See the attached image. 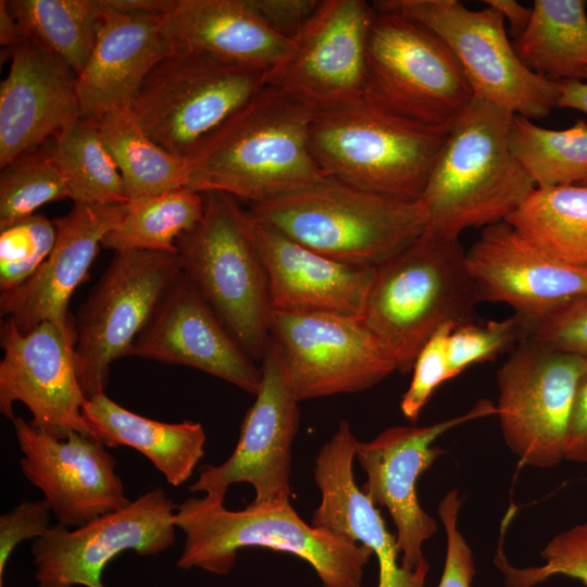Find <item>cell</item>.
<instances>
[{
  "instance_id": "12",
  "label": "cell",
  "mask_w": 587,
  "mask_h": 587,
  "mask_svg": "<svg viewBox=\"0 0 587 587\" xmlns=\"http://www.w3.org/2000/svg\"><path fill=\"white\" fill-rule=\"evenodd\" d=\"M587 359L521 341L497 373V416L510 450L523 464L550 469L564 460L576 387Z\"/></svg>"
},
{
  "instance_id": "25",
  "label": "cell",
  "mask_w": 587,
  "mask_h": 587,
  "mask_svg": "<svg viewBox=\"0 0 587 587\" xmlns=\"http://www.w3.org/2000/svg\"><path fill=\"white\" fill-rule=\"evenodd\" d=\"M105 11L92 53L77 76L80 117L97 120L130 110L148 74L175 46L165 15L153 12Z\"/></svg>"
},
{
  "instance_id": "23",
  "label": "cell",
  "mask_w": 587,
  "mask_h": 587,
  "mask_svg": "<svg viewBox=\"0 0 587 587\" xmlns=\"http://www.w3.org/2000/svg\"><path fill=\"white\" fill-rule=\"evenodd\" d=\"M355 438L342 421L315 459L314 480L321 492L311 525L371 549L378 562L376 587H426L428 562L415 571L401 565L397 538L378 509L357 485L353 473Z\"/></svg>"
},
{
  "instance_id": "17",
  "label": "cell",
  "mask_w": 587,
  "mask_h": 587,
  "mask_svg": "<svg viewBox=\"0 0 587 587\" xmlns=\"http://www.w3.org/2000/svg\"><path fill=\"white\" fill-rule=\"evenodd\" d=\"M490 415H497L496 405L483 399L455 417L427 426H392L370 441H357L355 460L367 477L361 489L374 505L390 513L404 569L415 571L427 563L422 547L437 532L416 491L420 476L444 453L432 444L453 427Z\"/></svg>"
},
{
  "instance_id": "15",
  "label": "cell",
  "mask_w": 587,
  "mask_h": 587,
  "mask_svg": "<svg viewBox=\"0 0 587 587\" xmlns=\"http://www.w3.org/2000/svg\"><path fill=\"white\" fill-rule=\"evenodd\" d=\"M270 334L300 401L365 390L398 371L359 317L273 310Z\"/></svg>"
},
{
  "instance_id": "26",
  "label": "cell",
  "mask_w": 587,
  "mask_h": 587,
  "mask_svg": "<svg viewBox=\"0 0 587 587\" xmlns=\"http://www.w3.org/2000/svg\"><path fill=\"white\" fill-rule=\"evenodd\" d=\"M250 220L266 270L273 310L361 317L375 267L333 260L251 214Z\"/></svg>"
},
{
  "instance_id": "20",
  "label": "cell",
  "mask_w": 587,
  "mask_h": 587,
  "mask_svg": "<svg viewBox=\"0 0 587 587\" xmlns=\"http://www.w3.org/2000/svg\"><path fill=\"white\" fill-rule=\"evenodd\" d=\"M128 355L193 367L254 396L261 385V367L183 273L165 291Z\"/></svg>"
},
{
  "instance_id": "47",
  "label": "cell",
  "mask_w": 587,
  "mask_h": 587,
  "mask_svg": "<svg viewBox=\"0 0 587 587\" xmlns=\"http://www.w3.org/2000/svg\"><path fill=\"white\" fill-rule=\"evenodd\" d=\"M559 89L558 108L578 110L587 114V73L584 80L557 83Z\"/></svg>"
},
{
  "instance_id": "35",
  "label": "cell",
  "mask_w": 587,
  "mask_h": 587,
  "mask_svg": "<svg viewBox=\"0 0 587 587\" xmlns=\"http://www.w3.org/2000/svg\"><path fill=\"white\" fill-rule=\"evenodd\" d=\"M509 147L537 188L583 184L587 179V123L553 130L513 115Z\"/></svg>"
},
{
  "instance_id": "28",
  "label": "cell",
  "mask_w": 587,
  "mask_h": 587,
  "mask_svg": "<svg viewBox=\"0 0 587 587\" xmlns=\"http://www.w3.org/2000/svg\"><path fill=\"white\" fill-rule=\"evenodd\" d=\"M83 416L105 447H130L143 454L174 487L192 475L204 455L207 435L200 423H164L134 413L104 391L87 399Z\"/></svg>"
},
{
  "instance_id": "5",
  "label": "cell",
  "mask_w": 587,
  "mask_h": 587,
  "mask_svg": "<svg viewBox=\"0 0 587 587\" xmlns=\"http://www.w3.org/2000/svg\"><path fill=\"white\" fill-rule=\"evenodd\" d=\"M249 213L320 254L363 267H376L408 247L426 223L420 200L332 179L251 204Z\"/></svg>"
},
{
  "instance_id": "40",
  "label": "cell",
  "mask_w": 587,
  "mask_h": 587,
  "mask_svg": "<svg viewBox=\"0 0 587 587\" xmlns=\"http://www.w3.org/2000/svg\"><path fill=\"white\" fill-rule=\"evenodd\" d=\"M454 327L446 324L437 329L415 359L411 383L400 402L401 412L411 421L417 420L435 389L450 379L448 341Z\"/></svg>"
},
{
  "instance_id": "24",
  "label": "cell",
  "mask_w": 587,
  "mask_h": 587,
  "mask_svg": "<svg viewBox=\"0 0 587 587\" xmlns=\"http://www.w3.org/2000/svg\"><path fill=\"white\" fill-rule=\"evenodd\" d=\"M0 84V167L80 117L77 75L32 39L8 50Z\"/></svg>"
},
{
  "instance_id": "19",
  "label": "cell",
  "mask_w": 587,
  "mask_h": 587,
  "mask_svg": "<svg viewBox=\"0 0 587 587\" xmlns=\"http://www.w3.org/2000/svg\"><path fill=\"white\" fill-rule=\"evenodd\" d=\"M11 421L21 470L42 492L58 524L79 527L130 502L102 442L79 433L57 438L22 417Z\"/></svg>"
},
{
  "instance_id": "30",
  "label": "cell",
  "mask_w": 587,
  "mask_h": 587,
  "mask_svg": "<svg viewBox=\"0 0 587 587\" xmlns=\"http://www.w3.org/2000/svg\"><path fill=\"white\" fill-rule=\"evenodd\" d=\"M504 222L551 259L587 270V185L535 187Z\"/></svg>"
},
{
  "instance_id": "33",
  "label": "cell",
  "mask_w": 587,
  "mask_h": 587,
  "mask_svg": "<svg viewBox=\"0 0 587 587\" xmlns=\"http://www.w3.org/2000/svg\"><path fill=\"white\" fill-rule=\"evenodd\" d=\"M204 212L203 193L179 188L127 202L122 221L102 239L101 247L176 253L177 239L191 230Z\"/></svg>"
},
{
  "instance_id": "13",
  "label": "cell",
  "mask_w": 587,
  "mask_h": 587,
  "mask_svg": "<svg viewBox=\"0 0 587 587\" xmlns=\"http://www.w3.org/2000/svg\"><path fill=\"white\" fill-rule=\"evenodd\" d=\"M376 15L364 0H322L291 38L285 57L266 72V85L314 111L364 100L366 45Z\"/></svg>"
},
{
  "instance_id": "1",
  "label": "cell",
  "mask_w": 587,
  "mask_h": 587,
  "mask_svg": "<svg viewBox=\"0 0 587 587\" xmlns=\"http://www.w3.org/2000/svg\"><path fill=\"white\" fill-rule=\"evenodd\" d=\"M314 112L266 85L189 157L186 188L254 204L325 180L310 150Z\"/></svg>"
},
{
  "instance_id": "46",
  "label": "cell",
  "mask_w": 587,
  "mask_h": 587,
  "mask_svg": "<svg viewBox=\"0 0 587 587\" xmlns=\"http://www.w3.org/2000/svg\"><path fill=\"white\" fill-rule=\"evenodd\" d=\"M487 7L499 12L510 24L509 33L513 40L519 38L528 27L533 9L515 0H485Z\"/></svg>"
},
{
  "instance_id": "39",
  "label": "cell",
  "mask_w": 587,
  "mask_h": 587,
  "mask_svg": "<svg viewBox=\"0 0 587 587\" xmlns=\"http://www.w3.org/2000/svg\"><path fill=\"white\" fill-rule=\"evenodd\" d=\"M529 323L515 313L500 321L454 327L448 341L449 378L473 364L495 359L529 337Z\"/></svg>"
},
{
  "instance_id": "8",
  "label": "cell",
  "mask_w": 587,
  "mask_h": 587,
  "mask_svg": "<svg viewBox=\"0 0 587 587\" xmlns=\"http://www.w3.org/2000/svg\"><path fill=\"white\" fill-rule=\"evenodd\" d=\"M474 98L461 64L436 33L404 15L376 10L366 45L367 103L449 133Z\"/></svg>"
},
{
  "instance_id": "10",
  "label": "cell",
  "mask_w": 587,
  "mask_h": 587,
  "mask_svg": "<svg viewBox=\"0 0 587 587\" xmlns=\"http://www.w3.org/2000/svg\"><path fill=\"white\" fill-rule=\"evenodd\" d=\"M377 11L415 20L451 49L474 96L529 120L558 108L557 83L528 70L509 39L502 15L490 7L471 10L459 0H378Z\"/></svg>"
},
{
  "instance_id": "42",
  "label": "cell",
  "mask_w": 587,
  "mask_h": 587,
  "mask_svg": "<svg viewBox=\"0 0 587 587\" xmlns=\"http://www.w3.org/2000/svg\"><path fill=\"white\" fill-rule=\"evenodd\" d=\"M461 504L458 490L452 489L438 507L447 537L445 566L438 587H471L475 573L472 551L459 528Z\"/></svg>"
},
{
  "instance_id": "49",
  "label": "cell",
  "mask_w": 587,
  "mask_h": 587,
  "mask_svg": "<svg viewBox=\"0 0 587 587\" xmlns=\"http://www.w3.org/2000/svg\"><path fill=\"white\" fill-rule=\"evenodd\" d=\"M584 185H587V179L585 180V183H583Z\"/></svg>"
},
{
  "instance_id": "38",
  "label": "cell",
  "mask_w": 587,
  "mask_h": 587,
  "mask_svg": "<svg viewBox=\"0 0 587 587\" xmlns=\"http://www.w3.org/2000/svg\"><path fill=\"white\" fill-rule=\"evenodd\" d=\"M57 232L53 221L34 214L0 229V289L28 280L50 254Z\"/></svg>"
},
{
  "instance_id": "36",
  "label": "cell",
  "mask_w": 587,
  "mask_h": 587,
  "mask_svg": "<svg viewBox=\"0 0 587 587\" xmlns=\"http://www.w3.org/2000/svg\"><path fill=\"white\" fill-rule=\"evenodd\" d=\"M0 168V229L34 215L48 202L71 198L48 141Z\"/></svg>"
},
{
  "instance_id": "14",
  "label": "cell",
  "mask_w": 587,
  "mask_h": 587,
  "mask_svg": "<svg viewBox=\"0 0 587 587\" xmlns=\"http://www.w3.org/2000/svg\"><path fill=\"white\" fill-rule=\"evenodd\" d=\"M261 385L229 458L204 465L191 492L225 500L229 486L250 484L254 505L289 503L292 445L299 427V402L283 357L271 339L261 364Z\"/></svg>"
},
{
  "instance_id": "37",
  "label": "cell",
  "mask_w": 587,
  "mask_h": 587,
  "mask_svg": "<svg viewBox=\"0 0 587 587\" xmlns=\"http://www.w3.org/2000/svg\"><path fill=\"white\" fill-rule=\"evenodd\" d=\"M540 566L510 565L501 539L495 563L503 574V587H534L552 576L575 578L587 585V520L555 535L541 551Z\"/></svg>"
},
{
  "instance_id": "29",
  "label": "cell",
  "mask_w": 587,
  "mask_h": 587,
  "mask_svg": "<svg viewBox=\"0 0 587 587\" xmlns=\"http://www.w3.org/2000/svg\"><path fill=\"white\" fill-rule=\"evenodd\" d=\"M526 30L514 39L522 63L553 83L584 80L587 73V14L582 0H535Z\"/></svg>"
},
{
  "instance_id": "3",
  "label": "cell",
  "mask_w": 587,
  "mask_h": 587,
  "mask_svg": "<svg viewBox=\"0 0 587 587\" xmlns=\"http://www.w3.org/2000/svg\"><path fill=\"white\" fill-rule=\"evenodd\" d=\"M479 302L459 238L422 234L374 268L360 320L408 373L437 329L473 322Z\"/></svg>"
},
{
  "instance_id": "44",
  "label": "cell",
  "mask_w": 587,
  "mask_h": 587,
  "mask_svg": "<svg viewBox=\"0 0 587 587\" xmlns=\"http://www.w3.org/2000/svg\"><path fill=\"white\" fill-rule=\"evenodd\" d=\"M322 0H249L251 7L278 35L294 38Z\"/></svg>"
},
{
  "instance_id": "4",
  "label": "cell",
  "mask_w": 587,
  "mask_h": 587,
  "mask_svg": "<svg viewBox=\"0 0 587 587\" xmlns=\"http://www.w3.org/2000/svg\"><path fill=\"white\" fill-rule=\"evenodd\" d=\"M225 500L190 497L176 508L173 523L185 535L179 569L225 575L238 551L261 547L307 561L324 587H361L371 549L305 523L290 502L225 508Z\"/></svg>"
},
{
  "instance_id": "11",
  "label": "cell",
  "mask_w": 587,
  "mask_h": 587,
  "mask_svg": "<svg viewBox=\"0 0 587 587\" xmlns=\"http://www.w3.org/2000/svg\"><path fill=\"white\" fill-rule=\"evenodd\" d=\"M182 273L176 253L115 252L74 317V358L87 399L104 391L110 366L128 352Z\"/></svg>"
},
{
  "instance_id": "6",
  "label": "cell",
  "mask_w": 587,
  "mask_h": 587,
  "mask_svg": "<svg viewBox=\"0 0 587 587\" xmlns=\"http://www.w3.org/2000/svg\"><path fill=\"white\" fill-rule=\"evenodd\" d=\"M447 135L363 100L315 111L310 150L326 179L380 196L420 200Z\"/></svg>"
},
{
  "instance_id": "32",
  "label": "cell",
  "mask_w": 587,
  "mask_h": 587,
  "mask_svg": "<svg viewBox=\"0 0 587 587\" xmlns=\"http://www.w3.org/2000/svg\"><path fill=\"white\" fill-rule=\"evenodd\" d=\"M28 39L64 62L77 76L97 41L104 0H5Z\"/></svg>"
},
{
  "instance_id": "45",
  "label": "cell",
  "mask_w": 587,
  "mask_h": 587,
  "mask_svg": "<svg viewBox=\"0 0 587 587\" xmlns=\"http://www.w3.org/2000/svg\"><path fill=\"white\" fill-rule=\"evenodd\" d=\"M564 460L587 463V366L580 375L576 387Z\"/></svg>"
},
{
  "instance_id": "22",
  "label": "cell",
  "mask_w": 587,
  "mask_h": 587,
  "mask_svg": "<svg viewBox=\"0 0 587 587\" xmlns=\"http://www.w3.org/2000/svg\"><path fill=\"white\" fill-rule=\"evenodd\" d=\"M480 302L504 303L530 327L561 305L587 296V270L546 255L507 222L484 228L465 251Z\"/></svg>"
},
{
  "instance_id": "21",
  "label": "cell",
  "mask_w": 587,
  "mask_h": 587,
  "mask_svg": "<svg viewBox=\"0 0 587 587\" xmlns=\"http://www.w3.org/2000/svg\"><path fill=\"white\" fill-rule=\"evenodd\" d=\"M127 203H74L53 220L54 246L37 272L21 286L2 291L0 313L22 334L51 322L76 340L68 303L91 266L103 237L124 217Z\"/></svg>"
},
{
  "instance_id": "41",
  "label": "cell",
  "mask_w": 587,
  "mask_h": 587,
  "mask_svg": "<svg viewBox=\"0 0 587 587\" xmlns=\"http://www.w3.org/2000/svg\"><path fill=\"white\" fill-rule=\"evenodd\" d=\"M529 337L587 359V296L574 299L534 323Z\"/></svg>"
},
{
  "instance_id": "9",
  "label": "cell",
  "mask_w": 587,
  "mask_h": 587,
  "mask_svg": "<svg viewBox=\"0 0 587 587\" xmlns=\"http://www.w3.org/2000/svg\"><path fill=\"white\" fill-rule=\"evenodd\" d=\"M266 71L175 48L142 82L130 108L141 129L186 161L266 86Z\"/></svg>"
},
{
  "instance_id": "27",
  "label": "cell",
  "mask_w": 587,
  "mask_h": 587,
  "mask_svg": "<svg viewBox=\"0 0 587 587\" xmlns=\"http://www.w3.org/2000/svg\"><path fill=\"white\" fill-rule=\"evenodd\" d=\"M165 28L177 49L266 72L291 41L274 32L249 0H175Z\"/></svg>"
},
{
  "instance_id": "48",
  "label": "cell",
  "mask_w": 587,
  "mask_h": 587,
  "mask_svg": "<svg viewBox=\"0 0 587 587\" xmlns=\"http://www.w3.org/2000/svg\"><path fill=\"white\" fill-rule=\"evenodd\" d=\"M28 38L24 34L21 25L13 16L7 5L5 0L0 1V43L4 49L10 50Z\"/></svg>"
},
{
  "instance_id": "7",
  "label": "cell",
  "mask_w": 587,
  "mask_h": 587,
  "mask_svg": "<svg viewBox=\"0 0 587 587\" xmlns=\"http://www.w3.org/2000/svg\"><path fill=\"white\" fill-rule=\"evenodd\" d=\"M203 197L202 220L176 242L182 273L247 353L262 361L273 308L249 211L224 192Z\"/></svg>"
},
{
  "instance_id": "18",
  "label": "cell",
  "mask_w": 587,
  "mask_h": 587,
  "mask_svg": "<svg viewBox=\"0 0 587 587\" xmlns=\"http://www.w3.org/2000/svg\"><path fill=\"white\" fill-rule=\"evenodd\" d=\"M0 412L12 420L13 404L22 402L33 425L57 438L71 433L92 437L83 416L87 401L76 372L75 338L51 322L22 334L14 322L1 323ZM96 439V438H95Z\"/></svg>"
},
{
  "instance_id": "31",
  "label": "cell",
  "mask_w": 587,
  "mask_h": 587,
  "mask_svg": "<svg viewBox=\"0 0 587 587\" xmlns=\"http://www.w3.org/2000/svg\"><path fill=\"white\" fill-rule=\"evenodd\" d=\"M90 121L117 165L128 201L186 188L187 161L157 145L130 110Z\"/></svg>"
},
{
  "instance_id": "16",
  "label": "cell",
  "mask_w": 587,
  "mask_h": 587,
  "mask_svg": "<svg viewBox=\"0 0 587 587\" xmlns=\"http://www.w3.org/2000/svg\"><path fill=\"white\" fill-rule=\"evenodd\" d=\"M176 508L157 487L74 529L51 526L32 548L38 587H104L103 570L120 553L157 555L174 544Z\"/></svg>"
},
{
  "instance_id": "34",
  "label": "cell",
  "mask_w": 587,
  "mask_h": 587,
  "mask_svg": "<svg viewBox=\"0 0 587 587\" xmlns=\"http://www.w3.org/2000/svg\"><path fill=\"white\" fill-rule=\"evenodd\" d=\"M48 143L74 203L128 202L117 165L92 121H72Z\"/></svg>"
},
{
  "instance_id": "43",
  "label": "cell",
  "mask_w": 587,
  "mask_h": 587,
  "mask_svg": "<svg viewBox=\"0 0 587 587\" xmlns=\"http://www.w3.org/2000/svg\"><path fill=\"white\" fill-rule=\"evenodd\" d=\"M52 511L45 499L22 501L0 516V587L14 549L22 541L43 536L50 526Z\"/></svg>"
},
{
  "instance_id": "2",
  "label": "cell",
  "mask_w": 587,
  "mask_h": 587,
  "mask_svg": "<svg viewBox=\"0 0 587 587\" xmlns=\"http://www.w3.org/2000/svg\"><path fill=\"white\" fill-rule=\"evenodd\" d=\"M513 115L475 97L452 126L420 198L424 235L454 239L504 222L535 188L509 147Z\"/></svg>"
}]
</instances>
